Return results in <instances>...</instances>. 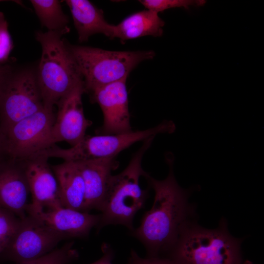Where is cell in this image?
Wrapping results in <instances>:
<instances>
[{
    "label": "cell",
    "instance_id": "cell-1",
    "mask_svg": "<svg viewBox=\"0 0 264 264\" xmlns=\"http://www.w3.org/2000/svg\"><path fill=\"white\" fill-rule=\"evenodd\" d=\"M169 171L163 180L147 172L143 176L154 192L152 208L143 215L140 225L131 234L144 245L148 257H166L176 243L183 228L196 220V207L189 202L195 190L182 188L174 173V157L165 155Z\"/></svg>",
    "mask_w": 264,
    "mask_h": 264
},
{
    "label": "cell",
    "instance_id": "cell-2",
    "mask_svg": "<svg viewBox=\"0 0 264 264\" xmlns=\"http://www.w3.org/2000/svg\"><path fill=\"white\" fill-rule=\"evenodd\" d=\"M242 242L230 233L225 219L214 229L204 227L194 220L183 228L166 257L178 264H240L243 262Z\"/></svg>",
    "mask_w": 264,
    "mask_h": 264
},
{
    "label": "cell",
    "instance_id": "cell-3",
    "mask_svg": "<svg viewBox=\"0 0 264 264\" xmlns=\"http://www.w3.org/2000/svg\"><path fill=\"white\" fill-rule=\"evenodd\" d=\"M65 31H39L35 38L42 47L36 78L44 107L53 109L65 95L84 82L78 66L63 38Z\"/></svg>",
    "mask_w": 264,
    "mask_h": 264
},
{
    "label": "cell",
    "instance_id": "cell-4",
    "mask_svg": "<svg viewBox=\"0 0 264 264\" xmlns=\"http://www.w3.org/2000/svg\"><path fill=\"white\" fill-rule=\"evenodd\" d=\"M154 137L144 141L126 168L120 173L112 175L99 210L98 230L109 225H122L130 232L133 230L134 217L144 207L149 196L148 190L140 185V178L146 173L142 167V160Z\"/></svg>",
    "mask_w": 264,
    "mask_h": 264
},
{
    "label": "cell",
    "instance_id": "cell-5",
    "mask_svg": "<svg viewBox=\"0 0 264 264\" xmlns=\"http://www.w3.org/2000/svg\"><path fill=\"white\" fill-rule=\"evenodd\" d=\"M69 48L82 76L85 92L127 80L141 62L153 59L152 50L110 51L90 46L72 45Z\"/></svg>",
    "mask_w": 264,
    "mask_h": 264
},
{
    "label": "cell",
    "instance_id": "cell-6",
    "mask_svg": "<svg viewBox=\"0 0 264 264\" xmlns=\"http://www.w3.org/2000/svg\"><path fill=\"white\" fill-rule=\"evenodd\" d=\"M44 107L36 67L12 64L0 82V125L3 132Z\"/></svg>",
    "mask_w": 264,
    "mask_h": 264
},
{
    "label": "cell",
    "instance_id": "cell-7",
    "mask_svg": "<svg viewBox=\"0 0 264 264\" xmlns=\"http://www.w3.org/2000/svg\"><path fill=\"white\" fill-rule=\"evenodd\" d=\"M176 129L172 120H165L153 128L142 131L118 134L86 135L80 142L68 149H63L54 144L38 154L48 158H59L64 161L116 157L120 152L136 142L144 141L160 133H172Z\"/></svg>",
    "mask_w": 264,
    "mask_h": 264
},
{
    "label": "cell",
    "instance_id": "cell-8",
    "mask_svg": "<svg viewBox=\"0 0 264 264\" xmlns=\"http://www.w3.org/2000/svg\"><path fill=\"white\" fill-rule=\"evenodd\" d=\"M55 118L53 109L44 106L9 127L4 132L7 155L23 159L51 146Z\"/></svg>",
    "mask_w": 264,
    "mask_h": 264
},
{
    "label": "cell",
    "instance_id": "cell-9",
    "mask_svg": "<svg viewBox=\"0 0 264 264\" xmlns=\"http://www.w3.org/2000/svg\"><path fill=\"white\" fill-rule=\"evenodd\" d=\"M64 239L42 220L27 215L20 219L17 229L0 254L17 264L31 261L52 252Z\"/></svg>",
    "mask_w": 264,
    "mask_h": 264
},
{
    "label": "cell",
    "instance_id": "cell-10",
    "mask_svg": "<svg viewBox=\"0 0 264 264\" xmlns=\"http://www.w3.org/2000/svg\"><path fill=\"white\" fill-rule=\"evenodd\" d=\"M48 159L39 154L21 159L31 196L27 215L36 216L63 207L58 183Z\"/></svg>",
    "mask_w": 264,
    "mask_h": 264
},
{
    "label": "cell",
    "instance_id": "cell-11",
    "mask_svg": "<svg viewBox=\"0 0 264 264\" xmlns=\"http://www.w3.org/2000/svg\"><path fill=\"white\" fill-rule=\"evenodd\" d=\"M126 80L114 82L90 92V100L100 106L103 114V123L98 134H118L130 132L129 100Z\"/></svg>",
    "mask_w": 264,
    "mask_h": 264
},
{
    "label": "cell",
    "instance_id": "cell-12",
    "mask_svg": "<svg viewBox=\"0 0 264 264\" xmlns=\"http://www.w3.org/2000/svg\"><path fill=\"white\" fill-rule=\"evenodd\" d=\"M84 92L83 82L58 102V111L51 131V146L66 141L72 147L86 135V131L92 122L86 118L84 113L82 95Z\"/></svg>",
    "mask_w": 264,
    "mask_h": 264
},
{
    "label": "cell",
    "instance_id": "cell-13",
    "mask_svg": "<svg viewBox=\"0 0 264 264\" xmlns=\"http://www.w3.org/2000/svg\"><path fill=\"white\" fill-rule=\"evenodd\" d=\"M29 195L22 160L7 156L0 160V208L23 219L27 215Z\"/></svg>",
    "mask_w": 264,
    "mask_h": 264
},
{
    "label": "cell",
    "instance_id": "cell-14",
    "mask_svg": "<svg viewBox=\"0 0 264 264\" xmlns=\"http://www.w3.org/2000/svg\"><path fill=\"white\" fill-rule=\"evenodd\" d=\"M116 157L79 160L75 162L83 176L85 186L83 212L100 210L105 198L112 172L119 162Z\"/></svg>",
    "mask_w": 264,
    "mask_h": 264
},
{
    "label": "cell",
    "instance_id": "cell-15",
    "mask_svg": "<svg viewBox=\"0 0 264 264\" xmlns=\"http://www.w3.org/2000/svg\"><path fill=\"white\" fill-rule=\"evenodd\" d=\"M33 216L65 239L88 236L93 227H97L100 219V214H91L64 207L44 211Z\"/></svg>",
    "mask_w": 264,
    "mask_h": 264
},
{
    "label": "cell",
    "instance_id": "cell-16",
    "mask_svg": "<svg viewBox=\"0 0 264 264\" xmlns=\"http://www.w3.org/2000/svg\"><path fill=\"white\" fill-rule=\"evenodd\" d=\"M77 30L78 41L87 42L95 34H103L112 39L114 25L105 19L103 11L87 0H66Z\"/></svg>",
    "mask_w": 264,
    "mask_h": 264
},
{
    "label": "cell",
    "instance_id": "cell-17",
    "mask_svg": "<svg viewBox=\"0 0 264 264\" xmlns=\"http://www.w3.org/2000/svg\"><path fill=\"white\" fill-rule=\"evenodd\" d=\"M51 168L58 183L62 206L83 211L85 186L81 173L75 162L64 161L51 166Z\"/></svg>",
    "mask_w": 264,
    "mask_h": 264
},
{
    "label": "cell",
    "instance_id": "cell-18",
    "mask_svg": "<svg viewBox=\"0 0 264 264\" xmlns=\"http://www.w3.org/2000/svg\"><path fill=\"white\" fill-rule=\"evenodd\" d=\"M165 22L158 13L146 9L133 13L125 18L119 24L114 25L112 39L121 41L146 36L160 37L163 33Z\"/></svg>",
    "mask_w": 264,
    "mask_h": 264
},
{
    "label": "cell",
    "instance_id": "cell-19",
    "mask_svg": "<svg viewBox=\"0 0 264 264\" xmlns=\"http://www.w3.org/2000/svg\"><path fill=\"white\" fill-rule=\"evenodd\" d=\"M30 2L41 25L48 31L69 32V18L63 12L59 0H31Z\"/></svg>",
    "mask_w": 264,
    "mask_h": 264
},
{
    "label": "cell",
    "instance_id": "cell-20",
    "mask_svg": "<svg viewBox=\"0 0 264 264\" xmlns=\"http://www.w3.org/2000/svg\"><path fill=\"white\" fill-rule=\"evenodd\" d=\"M73 245V242L66 243L39 259L17 264H69L79 256Z\"/></svg>",
    "mask_w": 264,
    "mask_h": 264
},
{
    "label": "cell",
    "instance_id": "cell-21",
    "mask_svg": "<svg viewBox=\"0 0 264 264\" xmlns=\"http://www.w3.org/2000/svg\"><path fill=\"white\" fill-rule=\"evenodd\" d=\"M139 1L147 9L157 13L176 7H183L188 10L191 6H202L206 2L204 0H141Z\"/></svg>",
    "mask_w": 264,
    "mask_h": 264
},
{
    "label": "cell",
    "instance_id": "cell-22",
    "mask_svg": "<svg viewBox=\"0 0 264 264\" xmlns=\"http://www.w3.org/2000/svg\"><path fill=\"white\" fill-rule=\"evenodd\" d=\"M20 219L0 208V254L17 229Z\"/></svg>",
    "mask_w": 264,
    "mask_h": 264
},
{
    "label": "cell",
    "instance_id": "cell-23",
    "mask_svg": "<svg viewBox=\"0 0 264 264\" xmlns=\"http://www.w3.org/2000/svg\"><path fill=\"white\" fill-rule=\"evenodd\" d=\"M13 47L8 22L3 13L0 12V66L10 62L9 56Z\"/></svg>",
    "mask_w": 264,
    "mask_h": 264
},
{
    "label": "cell",
    "instance_id": "cell-24",
    "mask_svg": "<svg viewBox=\"0 0 264 264\" xmlns=\"http://www.w3.org/2000/svg\"><path fill=\"white\" fill-rule=\"evenodd\" d=\"M128 264H178L172 259L166 257H148L143 258L132 249Z\"/></svg>",
    "mask_w": 264,
    "mask_h": 264
},
{
    "label": "cell",
    "instance_id": "cell-25",
    "mask_svg": "<svg viewBox=\"0 0 264 264\" xmlns=\"http://www.w3.org/2000/svg\"><path fill=\"white\" fill-rule=\"evenodd\" d=\"M103 253L102 257L90 264H112V260L114 258V251L111 247L107 243H104L101 246Z\"/></svg>",
    "mask_w": 264,
    "mask_h": 264
},
{
    "label": "cell",
    "instance_id": "cell-26",
    "mask_svg": "<svg viewBox=\"0 0 264 264\" xmlns=\"http://www.w3.org/2000/svg\"><path fill=\"white\" fill-rule=\"evenodd\" d=\"M7 156L5 146L4 133L0 125V160Z\"/></svg>",
    "mask_w": 264,
    "mask_h": 264
},
{
    "label": "cell",
    "instance_id": "cell-27",
    "mask_svg": "<svg viewBox=\"0 0 264 264\" xmlns=\"http://www.w3.org/2000/svg\"><path fill=\"white\" fill-rule=\"evenodd\" d=\"M12 64L9 63L7 64L0 66V82L10 69Z\"/></svg>",
    "mask_w": 264,
    "mask_h": 264
},
{
    "label": "cell",
    "instance_id": "cell-28",
    "mask_svg": "<svg viewBox=\"0 0 264 264\" xmlns=\"http://www.w3.org/2000/svg\"><path fill=\"white\" fill-rule=\"evenodd\" d=\"M240 264H253V263L249 261L246 260L243 261V262Z\"/></svg>",
    "mask_w": 264,
    "mask_h": 264
},
{
    "label": "cell",
    "instance_id": "cell-29",
    "mask_svg": "<svg viewBox=\"0 0 264 264\" xmlns=\"http://www.w3.org/2000/svg\"><path fill=\"white\" fill-rule=\"evenodd\" d=\"M2 1V0H0V2Z\"/></svg>",
    "mask_w": 264,
    "mask_h": 264
}]
</instances>
